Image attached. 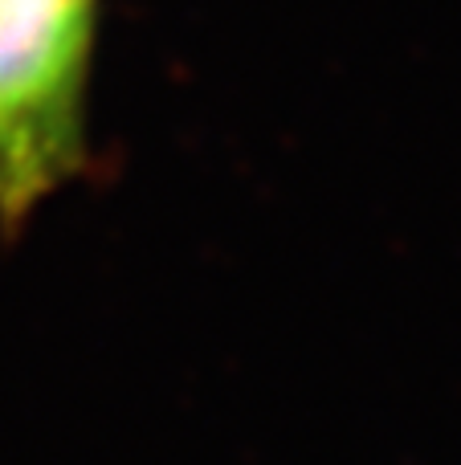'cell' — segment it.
I'll return each instance as SVG.
<instances>
[{
    "label": "cell",
    "mask_w": 461,
    "mask_h": 465,
    "mask_svg": "<svg viewBox=\"0 0 461 465\" xmlns=\"http://www.w3.org/2000/svg\"><path fill=\"white\" fill-rule=\"evenodd\" d=\"M98 0H0V229L5 237L86 168Z\"/></svg>",
    "instance_id": "obj_1"
}]
</instances>
